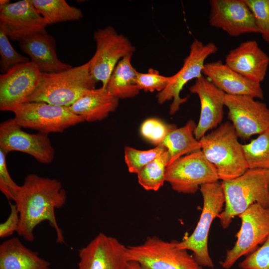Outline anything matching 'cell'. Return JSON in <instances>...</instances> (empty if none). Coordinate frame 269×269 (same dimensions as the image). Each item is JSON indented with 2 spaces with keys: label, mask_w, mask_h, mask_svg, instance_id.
<instances>
[{
  "label": "cell",
  "mask_w": 269,
  "mask_h": 269,
  "mask_svg": "<svg viewBox=\"0 0 269 269\" xmlns=\"http://www.w3.org/2000/svg\"><path fill=\"white\" fill-rule=\"evenodd\" d=\"M66 200V192L58 180L35 174L27 175L14 201L20 217L18 235L25 241L33 242L36 227L47 221L55 230L56 242L65 243L62 231L56 219L55 211L62 207Z\"/></svg>",
  "instance_id": "obj_1"
},
{
  "label": "cell",
  "mask_w": 269,
  "mask_h": 269,
  "mask_svg": "<svg viewBox=\"0 0 269 269\" xmlns=\"http://www.w3.org/2000/svg\"><path fill=\"white\" fill-rule=\"evenodd\" d=\"M221 184L225 205L218 217L224 229L254 204L269 208V170L249 169L239 177L222 181Z\"/></svg>",
  "instance_id": "obj_2"
},
{
  "label": "cell",
  "mask_w": 269,
  "mask_h": 269,
  "mask_svg": "<svg viewBox=\"0 0 269 269\" xmlns=\"http://www.w3.org/2000/svg\"><path fill=\"white\" fill-rule=\"evenodd\" d=\"M96 83L88 61L60 72L41 73L38 87L26 102H42L69 107L85 91L95 88Z\"/></svg>",
  "instance_id": "obj_3"
},
{
  "label": "cell",
  "mask_w": 269,
  "mask_h": 269,
  "mask_svg": "<svg viewBox=\"0 0 269 269\" xmlns=\"http://www.w3.org/2000/svg\"><path fill=\"white\" fill-rule=\"evenodd\" d=\"M238 137L232 123L226 122L199 140L203 155L222 181L234 179L249 169Z\"/></svg>",
  "instance_id": "obj_4"
},
{
  "label": "cell",
  "mask_w": 269,
  "mask_h": 269,
  "mask_svg": "<svg viewBox=\"0 0 269 269\" xmlns=\"http://www.w3.org/2000/svg\"><path fill=\"white\" fill-rule=\"evenodd\" d=\"M199 190L203 204L197 225L189 236L181 241H176V244L179 249L192 251V256L200 266L213 268L214 264L208 251V235L213 220L223 210L224 194L221 182L218 181L202 185Z\"/></svg>",
  "instance_id": "obj_5"
},
{
  "label": "cell",
  "mask_w": 269,
  "mask_h": 269,
  "mask_svg": "<svg viewBox=\"0 0 269 269\" xmlns=\"http://www.w3.org/2000/svg\"><path fill=\"white\" fill-rule=\"evenodd\" d=\"M128 261L138 263L143 269H202L187 250L178 248L176 241L148 237L141 244L127 247Z\"/></svg>",
  "instance_id": "obj_6"
},
{
  "label": "cell",
  "mask_w": 269,
  "mask_h": 269,
  "mask_svg": "<svg viewBox=\"0 0 269 269\" xmlns=\"http://www.w3.org/2000/svg\"><path fill=\"white\" fill-rule=\"evenodd\" d=\"M12 112L14 119L22 128L38 131L48 134L62 133L66 129L84 122L68 107L42 102L24 103Z\"/></svg>",
  "instance_id": "obj_7"
},
{
  "label": "cell",
  "mask_w": 269,
  "mask_h": 269,
  "mask_svg": "<svg viewBox=\"0 0 269 269\" xmlns=\"http://www.w3.org/2000/svg\"><path fill=\"white\" fill-rule=\"evenodd\" d=\"M96 51L88 61L91 74L106 88L108 82L118 62L135 49L129 39L119 34L111 25L99 28L94 33Z\"/></svg>",
  "instance_id": "obj_8"
},
{
  "label": "cell",
  "mask_w": 269,
  "mask_h": 269,
  "mask_svg": "<svg viewBox=\"0 0 269 269\" xmlns=\"http://www.w3.org/2000/svg\"><path fill=\"white\" fill-rule=\"evenodd\" d=\"M214 166L201 150L186 154L166 167L165 181L178 193L194 194L201 185L218 181Z\"/></svg>",
  "instance_id": "obj_9"
},
{
  "label": "cell",
  "mask_w": 269,
  "mask_h": 269,
  "mask_svg": "<svg viewBox=\"0 0 269 269\" xmlns=\"http://www.w3.org/2000/svg\"><path fill=\"white\" fill-rule=\"evenodd\" d=\"M239 217L241 226L233 247L227 251L221 262L225 269H229L242 257L248 256L262 245L269 236V208L255 203Z\"/></svg>",
  "instance_id": "obj_10"
},
{
  "label": "cell",
  "mask_w": 269,
  "mask_h": 269,
  "mask_svg": "<svg viewBox=\"0 0 269 269\" xmlns=\"http://www.w3.org/2000/svg\"><path fill=\"white\" fill-rule=\"evenodd\" d=\"M217 51V46L213 42L204 44L194 39L191 43L189 54L184 59L182 67L170 76L167 86L157 96V102L160 104L172 100L169 109L170 115H174L180 106L187 100V97L182 98L180 96L184 86L192 79H196L202 75L206 59Z\"/></svg>",
  "instance_id": "obj_11"
},
{
  "label": "cell",
  "mask_w": 269,
  "mask_h": 269,
  "mask_svg": "<svg viewBox=\"0 0 269 269\" xmlns=\"http://www.w3.org/2000/svg\"><path fill=\"white\" fill-rule=\"evenodd\" d=\"M225 106L239 137L249 139L269 128V108L255 98L248 96L225 95Z\"/></svg>",
  "instance_id": "obj_12"
},
{
  "label": "cell",
  "mask_w": 269,
  "mask_h": 269,
  "mask_svg": "<svg viewBox=\"0 0 269 269\" xmlns=\"http://www.w3.org/2000/svg\"><path fill=\"white\" fill-rule=\"evenodd\" d=\"M41 72L30 61L0 75V110L12 112L26 102L38 87Z\"/></svg>",
  "instance_id": "obj_13"
},
{
  "label": "cell",
  "mask_w": 269,
  "mask_h": 269,
  "mask_svg": "<svg viewBox=\"0 0 269 269\" xmlns=\"http://www.w3.org/2000/svg\"><path fill=\"white\" fill-rule=\"evenodd\" d=\"M14 118L0 125V148L8 153L22 152L44 164L50 163L54 158V149L48 134H30L22 130Z\"/></svg>",
  "instance_id": "obj_14"
},
{
  "label": "cell",
  "mask_w": 269,
  "mask_h": 269,
  "mask_svg": "<svg viewBox=\"0 0 269 269\" xmlns=\"http://www.w3.org/2000/svg\"><path fill=\"white\" fill-rule=\"evenodd\" d=\"M126 253L117 239L101 233L79 250L77 269H126Z\"/></svg>",
  "instance_id": "obj_15"
},
{
  "label": "cell",
  "mask_w": 269,
  "mask_h": 269,
  "mask_svg": "<svg viewBox=\"0 0 269 269\" xmlns=\"http://www.w3.org/2000/svg\"><path fill=\"white\" fill-rule=\"evenodd\" d=\"M209 21L231 36L258 33L253 14L245 0H211Z\"/></svg>",
  "instance_id": "obj_16"
},
{
  "label": "cell",
  "mask_w": 269,
  "mask_h": 269,
  "mask_svg": "<svg viewBox=\"0 0 269 269\" xmlns=\"http://www.w3.org/2000/svg\"><path fill=\"white\" fill-rule=\"evenodd\" d=\"M189 91L200 100V118L194 131L195 137L199 140L222 122L226 94L203 75L195 80Z\"/></svg>",
  "instance_id": "obj_17"
},
{
  "label": "cell",
  "mask_w": 269,
  "mask_h": 269,
  "mask_svg": "<svg viewBox=\"0 0 269 269\" xmlns=\"http://www.w3.org/2000/svg\"><path fill=\"white\" fill-rule=\"evenodd\" d=\"M0 25L9 39L21 37L45 29L48 25L31 0H22L0 8Z\"/></svg>",
  "instance_id": "obj_18"
},
{
  "label": "cell",
  "mask_w": 269,
  "mask_h": 269,
  "mask_svg": "<svg viewBox=\"0 0 269 269\" xmlns=\"http://www.w3.org/2000/svg\"><path fill=\"white\" fill-rule=\"evenodd\" d=\"M17 41L22 51L41 73H57L72 67L58 59L55 40L45 29L24 36Z\"/></svg>",
  "instance_id": "obj_19"
},
{
  "label": "cell",
  "mask_w": 269,
  "mask_h": 269,
  "mask_svg": "<svg viewBox=\"0 0 269 269\" xmlns=\"http://www.w3.org/2000/svg\"><path fill=\"white\" fill-rule=\"evenodd\" d=\"M225 63L246 78L261 84L267 74L269 56L256 40H250L230 50Z\"/></svg>",
  "instance_id": "obj_20"
},
{
  "label": "cell",
  "mask_w": 269,
  "mask_h": 269,
  "mask_svg": "<svg viewBox=\"0 0 269 269\" xmlns=\"http://www.w3.org/2000/svg\"><path fill=\"white\" fill-rule=\"evenodd\" d=\"M202 74L226 94L264 98L260 83L246 78L221 60L205 64Z\"/></svg>",
  "instance_id": "obj_21"
},
{
  "label": "cell",
  "mask_w": 269,
  "mask_h": 269,
  "mask_svg": "<svg viewBox=\"0 0 269 269\" xmlns=\"http://www.w3.org/2000/svg\"><path fill=\"white\" fill-rule=\"evenodd\" d=\"M119 99L106 88L88 89L68 108L84 122L102 121L114 112L119 105Z\"/></svg>",
  "instance_id": "obj_22"
},
{
  "label": "cell",
  "mask_w": 269,
  "mask_h": 269,
  "mask_svg": "<svg viewBox=\"0 0 269 269\" xmlns=\"http://www.w3.org/2000/svg\"><path fill=\"white\" fill-rule=\"evenodd\" d=\"M0 269H52L50 263L25 247L17 238L0 245Z\"/></svg>",
  "instance_id": "obj_23"
},
{
  "label": "cell",
  "mask_w": 269,
  "mask_h": 269,
  "mask_svg": "<svg viewBox=\"0 0 269 269\" xmlns=\"http://www.w3.org/2000/svg\"><path fill=\"white\" fill-rule=\"evenodd\" d=\"M196 125L190 120L184 126L173 129L159 145L164 147L168 152V165L186 154L201 150V143L194 134Z\"/></svg>",
  "instance_id": "obj_24"
},
{
  "label": "cell",
  "mask_w": 269,
  "mask_h": 269,
  "mask_svg": "<svg viewBox=\"0 0 269 269\" xmlns=\"http://www.w3.org/2000/svg\"><path fill=\"white\" fill-rule=\"evenodd\" d=\"M132 56H126L118 62L106 86L108 90L119 100L134 97L140 91L136 85L138 72L132 64Z\"/></svg>",
  "instance_id": "obj_25"
},
{
  "label": "cell",
  "mask_w": 269,
  "mask_h": 269,
  "mask_svg": "<svg viewBox=\"0 0 269 269\" xmlns=\"http://www.w3.org/2000/svg\"><path fill=\"white\" fill-rule=\"evenodd\" d=\"M47 25L68 21H76L82 18V11L70 5L64 0H31Z\"/></svg>",
  "instance_id": "obj_26"
},
{
  "label": "cell",
  "mask_w": 269,
  "mask_h": 269,
  "mask_svg": "<svg viewBox=\"0 0 269 269\" xmlns=\"http://www.w3.org/2000/svg\"><path fill=\"white\" fill-rule=\"evenodd\" d=\"M169 160L166 150L136 174L139 184L146 190H158L165 181V172Z\"/></svg>",
  "instance_id": "obj_27"
},
{
  "label": "cell",
  "mask_w": 269,
  "mask_h": 269,
  "mask_svg": "<svg viewBox=\"0 0 269 269\" xmlns=\"http://www.w3.org/2000/svg\"><path fill=\"white\" fill-rule=\"evenodd\" d=\"M243 148L248 169L269 170V128Z\"/></svg>",
  "instance_id": "obj_28"
},
{
  "label": "cell",
  "mask_w": 269,
  "mask_h": 269,
  "mask_svg": "<svg viewBox=\"0 0 269 269\" xmlns=\"http://www.w3.org/2000/svg\"><path fill=\"white\" fill-rule=\"evenodd\" d=\"M166 150L164 147L161 145H157L154 148L146 150L126 146L125 160L129 171L137 174L142 168Z\"/></svg>",
  "instance_id": "obj_29"
},
{
  "label": "cell",
  "mask_w": 269,
  "mask_h": 269,
  "mask_svg": "<svg viewBox=\"0 0 269 269\" xmlns=\"http://www.w3.org/2000/svg\"><path fill=\"white\" fill-rule=\"evenodd\" d=\"M4 29L0 25V66L2 74L15 65L30 61L28 58L15 51Z\"/></svg>",
  "instance_id": "obj_30"
},
{
  "label": "cell",
  "mask_w": 269,
  "mask_h": 269,
  "mask_svg": "<svg viewBox=\"0 0 269 269\" xmlns=\"http://www.w3.org/2000/svg\"><path fill=\"white\" fill-rule=\"evenodd\" d=\"M175 128L174 125L152 118L147 119L142 123L140 132L143 138L157 146L161 144L167 134Z\"/></svg>",
  "instance_id": "obj_31"
},
{
  "label": "cell",
  "mask_w": 269,
  "mask_h": 269,
  "mask_svg": "<svg viewBox=\"0 0 269 269\" xmlns=\"http://www.w3.org/2000/svg\"><path fill=\"white\" fill-rule=\"evenodd\" d=\"M264 40L269 44V0H245Z\"/></svg>",
  "instance_id": "obj_32"
},
{
  "label": "cell",
  "mask_w": 269,
  "mask_h": 269,
  "mask_svg": "<svg viewBox=\"0 0 269 269\" xmlns=\"http://www.w3.org/2000/svg\"><path fill=\"white\" fill-rule=\"evenodd\" d=\"M170 79V76L160 75L156 69L149 68L146 73L138 72L136 85L140 91L160 92L167 86Z\"/></svg>",
  "instance_id": "obj_33"
},
{
  "label": "cell",
  "mask_w": 269,
  "mask_h": 269,
  "mask_svg": "<svg viewBox=\"0 0 269 269\" xmlns=\"http://www.w3.org/2000/svg\"><path fill=\"white\" fill-rule=\"evenodd\" d=\"M7 154L0 148V190L9 201L14 202L20 186L13 180L8 172L6 163Z\"/></svg>",
  "instance_id": "obj_34"
},
{
  "label": "cell",
  "mask_w": 269,
  "mask_h": 269,
  "mask_svg": "<svg viewBox=\"0 0 269 269\" xmlns=\"http://www.w3.org/2000/svg\"><path fill=\"white\" fill-rule=\"evenodd\" d=\"M242 269H269V236L260 247L239 265Z\"/></svg>",
  "instance_id": "obj_35"
},
{
  "label": "cell",
  "mask_w": 269,
  "mask_h": 269,
  "mask_svg": "<svg viewBox=\"0 0 269 269\" xmlns=\"http://www.w3.org/2000/svg\"><path fill=\"white\" fill-rule=\"evenodd\" d=\"M10 213L7 219L0 224V238H4L17 232L19 227L20 217L16 204L9 202Z\"/></svg>",
  "instance_id": "obj_36"
},
{
  "label": "cell",
  "mask_w": 269,
  "mask_h": 269,
  "mask_svg": "<svg viewBox=\"0 0 269 269\" xmlns=\"http://www.w3.org/2000/svg\"><path fill=\"white\" fill-rule=\"evenodd\" d=\"M126 269H143L141 266L134 261H128Z\"/></svg>",
  "instance_id": "obj_37"
},
{
  "label": "cell",
  "mask_w": 269,
  "mask_h": 269,
  "mask_svg": "<svg viewBox=\"0 0 269 269\" xmlns=\"http://www.w3.org/2000/svg\"><path fill=\"white\" fill-rule=\"evenodd\" d=\"M10 0H0V8L3 7L9 3H10Z\"/></svg>",
  "instance_id": "obj_38"
}]
</instances>
